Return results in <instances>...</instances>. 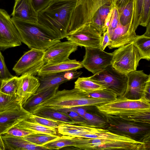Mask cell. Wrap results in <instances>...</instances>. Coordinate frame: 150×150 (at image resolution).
<instances>
[{"label": "cell", "mask_w": 150, "mask_h": 150, "mask_svg": "<svg viewBox=\"0 0 150 150\" xmlns=\"http://www.w3.org/2000/svg\"><path fill=\"white\" fill-rule=\"evenodd\" d=\"M77 0H53L38 13V23L54 31L61 40L68 33Z\"/></svg>", "instance_id": "cell-1"}, {"label": "cell", "mask_w": 150, "mask_h": 150, "mask_svg": "<svg viewBox=\"0 0 150 150\" xmlns=\"http://www.w3.org/2000/svg\"><path fill=\"white\" fill-rule=\"evenodd\" d=\"M109 102L106 99L89 97L86 93L74 88L70 90H57L33 108L30 112L35 114L46 109L57 110L78 106H96Z\"/></svg>", "instance_id": "cell-2"}, {"label": "cell", "mask_w": 150, "mask_h": 150, "mask_svg": "<svg viewBox=\"0 0 150 150\" xmlns=\"http://www.w3.org/2000/svg\"><path fill=\"white\" fill-rule=\"evenodd\" d=\"M11 18L19 32L21 42L30 49L45 51L61 42L60 38L54 31L38 23Z\"/></svg>", "instance_id": "cell-3"}, {"label": "cell", "mask_w": 150, "mask_h": 150, "mask_svg": "<svg viewBox=\"0 0 150 150\" xmlns=\"http://www.w3.org/2000/svg\"><path fill=\"white\" fill-rule=\"evenodd\" d=\"M104 115L107 123L106 129L110 131L150 144V124L135 123L113 116Z\"/></svg>", "instance_id": "cell-4"}, {"label": "cell", "mask_w": 150, "mask_h": 150, "mask_svg": "<svg viewBox=\"0 0 150 150\" xmlns=\"http://www.w3.org/2000/svg\"><path fill=\"white\" fill-rule=\"evenodd\" d=\"M104 115L118 116L134 112H150V100L145 97L137 100L117 97L114 100L96 106Z\"/></svg>", "instance_id": "cell-5"}, {"label": "cell", "mask_w": 150, "mask_h": 150, "mask_svg": "<svg viewBox=\"0 0 150 150\" xmlns=\"http://www.w3.org/2000/svg\"><path fill=\"white\" fill-rule=\"evenodd\" d=\"M110 3L111 0H77L71 15L68 33L90 24L99 8Z\"/></svg>", "instance_id": "cell-6"}, {"label": "cell", "mask_w": 150, "mask_h": 150, "mask_svg": "<svg viewBox=\"0 0 150 150\" xmlns=\"http://www.w3.org/2000/svg\"><path fill=\"white\" fill-rule=\"evenodd\" d=\"M88 77L94 82L112 92L117 97L123 96L127 88L126 74L118 71L111 65Z\"/></svg>", "instance_id": "cell-7"}, {"label": "cell", "mask_w": 150, "mask_h": 150, "mask_svg": "<svg viewBox=\"0 0 150 150\" xmlns=\"http://www.w3.org/2000/svg\"><path fill=\"white\" fill-rule=\"evenodd\" d=\"M119 48L112 53V66L118 71L126 74L136 70L142 57L133 42Z\"/></svg>", "instance_id": "cell-8"}, {"label": "cell", "mask_w": 150, "mask_h": 150, "mask_svg": "<svg viewBox=\"0 0 150 150\" xmlns=\"http://www.w3.org/2000/svg\"><path fill=\"white\" fill-rule=\"evenodd\" d=\"M22 42L19 32L10 16L0 8V50L19 46Z\"/></svg>", "instance_id": "cell-9"}, {"label": "cell", "mask_w": 150, "mask_h": 150, "mask_svg": "<svg viewBox=\"0 0 150 150\" xmlns=\"http://www.w3.org/2000/svg\"><path fill=\"white\" fill-rule=\"evenodd\" d=\"M44 51L31 49L25 52L13 67V70L17 76L28 74L33 76L45 64Z\"/></svg>", "instance_id": "cell-10"}, {"label": "cell", "mask_w": 150, "mask_h": 150, "mask_svg": "<svg viewBox=\"0 0 150 150\" xmlns=\"http://www.w3.org/2000/svg\"><path fill=\"white\" fill-rule=\"evenodd\" d=\"M65 38L78 46L100 48L103 36L90 24L68 33Z\"/></svg>", "instance_id": "cell-11"}, {"label": "cell", "mask_w": 150, "mask_h": 150, "mask_svg": "<svg viewBox=\"0 0 150 150\" xmlns=\"http://www.w3.org/2000/svg\"><path fill=\"white\" fill-rule=\"evenodd\" d=\"M85 54L81 64L93 74L111 65L112 53H108L100 48H85Z\"/></svg>", "instance_id": "cell-12"}, {"label": "cell", "mask_w": 150, "mask_h": 150, "mask_svg": "<svg viewBox=\"0 0 150 150\" xmlns=\"http://www.w3.org/2000/svg\"><path fill=\"white\" fill-rule=\"evenodd\" d=\"M126 75L127 77V88L123 97L133 100L139 99L145 96V89L150 76L143 70L131 71Z\"/></svg>", "instance_id": "cell-13"}, {"label": "cell", "mask_w": 150, "mask_h": 150, "mask_svg": "<svg viewBox=\"0 0 150 150\" xmlns=\"http://www.w3.org/2000/svg\"><path fill=\"white\" fill-rule=\"evenodd\" d=\"M78 47L77 45L68 40L57 43L45 51L44 63H57L68 60L70 55L77 50Z\"/></svg>", "instance_id": "cell-14"}, {"label": "cell", "mask_w": 150, "mask_h": 150, "mask_svg": "<svg viewBox=\"0 0 150 150\" xmlns=\"http://www.w3.org/2000/svg\"><path fill=\"white\" fill-rule=\"evenodd\" d=\"M40 82L37 77L26 74L18 77L16 92L17 100L22 105L32 96L36 93Z\"/></svg>", "instance_id": "cell-15"}, {"label": "cell", "mask_w": 150, "mask_h": 150, "mask_svg": "<svg viewBox=\"0 0 150 150\" xmlns=\"http://www.w3.org/2000/svg\"><path fill=\"white\" fill-rule=\"evenodd\" d=\"M30 113L21 105L0 112V134L5 133L18 123L27 118Z\"/></svg>", "instance_id": "cell-16"}, {"label": "cell", "mask_w": 150, "mask_h": 150, "mask_svg": "<svg viewBox=\"0 0 150 150\" xmlns=\"http://www.w3.org/2000/svg\"><path fill=\"white\" fill-rule=\"evenodd\" d=\"M135 31L132 23L124 26L119 23L117 27L109 35L110 41L108 46L112 49L133 42L138 36Z\"/></svg>", "instance_id": "cell-17"}, {"label": "cell", "mask_w": 150, "mask_h": 150, "mask_svg": "<svg viewBox=\"0 0 150 150\" xmlns=\"http://www.w3.org/2000/svg\"><path fill=\"white\" fill-rule=\"evenodd\" d=\"M82 73L81 71L73 70L38 76L37 77L39 80L40 84L36 93L40 92L51 87L59 86L62 83L79 77Z\"/></svg>", "instance_id": "cell-18"}, {"label": "cell", "mask_w": 150, "mask_h": 150, "mask_svg": "<svg viewBox=\"0 0 150 150\" xmlns=\"http://www.w3.org/2000/svg\"><path fill=\"white\" fill-rule=\"evenodd\" d=\"M12 18L34 23H38V13L32 5L31 0H15Z\"/></svg>", "instance_id": "cell-19"}, {"label": "cell", "mask_w": 150, "mask_h": 150, "mask_svg": "<svg viewBox=\"0 0 150 150\" xmlns=\"http://www.w3.org/2000/svg\"><path fill=\"white\" fill-rule=\"evenodd\" d=\"M83 67L81 62L76 59H70L63 62L45 64L39 71L38 76H43L50 74L77 70Z\"/></svg>", "instance_id": "cell-20"}, {"label": "cell", "mask_w": 150, "mask_h": 150, "mask_svg": "<svg viewBox=\"0 0 150 150\" xmlns=\"http://www.w3.org/2000/svg\"><path fill=\"white\" fill-rule=\"evenodd\" d=\"M5 150H47L43 146L34 144L23 137L13 136L6 133L1 135Z\"/></svg>", "instance_id": "cell-21"}, {"label": "cell", "mask_w": 150, "mask_h": 150, "mask_svg": "<svg viewBox=\"0 0 150 150\" xmlns=\"http://www.w3.org/2000/svg\"><path fill=\"white\" fill-rule=\"evenodd\" d=\"M59 86L51 87L40 92L36 93L22 105V107L30 112L33 108L55 93L58 90Z\"/></svg>", "instance_id": "cell-22"}, {"label": "cell", "mask_w": 150, "mask_h": 150, "mask_svg": "<svg viewBox=\"0 0 150 150\" xmlns=\"http://www.w3.org/2000/svg\"><path fill=\"white\" fill-rule=\"evenodd\" d=\"M14 126L34 133L57 135V129L40 125L31 121L28 117L20 122Z\"/></svg>", "instance_id": "cell-23"}, {"label": "cell", "mask_w": 150, "mask_h": 150, "mask_svg": "<svg viewBox=\"0 0 150 150\" xmlns=\"http://www.w3.org/2000/svg\"><path fill=\"white\" fill-rule=\"evenodd\" d=\"M74 88L86 93L107 89L88 77H78L75 82Z\"/></svg>", "instance_id": "cell-24"}, {"label": "cell", "mask_w": 150, "mask_h": 150, "mask_svg": "<svg viewBox=\"0 0 150 150\" xmlns=\"http://www.w3.org/2000/svg\"><path fill=\"white\" fill-rule=\"evenodd\" d=\"M35 114L45 118L68 122L71 124L84 125L87 124L75 121L69 116L54 110H44Z\"/></svg>", "instance_id": "cell-25"}, {"label": "cell", "mask_w": 150, "mask_h": 150, "mask_svg": "<svg viewBox=\"0 0 150 150\" xmlns=\"http://www.w3.org/2000/svg\"><path fill=\"white\" fill-rule=\"evenodd\" d=\"M117 9L120 23L121 25L125 26L130 23H132L133 0H130L124 6Z\"/></svg>", "instance_id": "cell-26"}, {"label": "cell", "mask_w": 150, "mask_h": 150, "mask_svg": "<svg viewBox=\"0 0 150 150\" xmlns=\"http://www.w3.org/2000/svg\"><path fill=\"white\" fill-rule=\"evenodd\" d=\"M142 56V59H150V37L145 35H138L133 42Z\"/></svg>", "instance_id": "cell-27"}, {"label": "cell", "mask_w": 150, "mask_h": 150, "mask_svg": "<svg viewBox=\"0 0 150 150\" xmlns=\"http://www.w3.org/2000/svg\"><path fill=\"white\" fill-rule=\"evenodd\" d=\"M42 146L47 149L59 150L66 146L76 148V142L74 137L62 135L56 140L49 142Z\"/></svg>", "instance_id": "cell-28"}, {"label": "cell", "mask_w": 150, "mask_h": 150, "mask_svg": "<svg viewBox=\"0 0 150 150\" xmlns=\"http://www.w3.org/2000/svg\"><path fill=\"white\" fill-rule=\"evenodd\" d=\"M113 116L129 122L150 124V112H134Z\"/></svg>", "instance_id": "cell-29"}, {"label": "cell", "mask_w": 150, "mask_h": 150, "mask_svg": "<svg viewBox=\"0 0 150 150\" xmlns=\"http://www.w3.org/2000/svg\"><path fill=\"white\" fill-rule=\"evenodd\" d=\"M60 137L57 135L35 133L23 137L25 140L38 145L42 146L45 144L56 140Z\"/></svg>", "instance_id": "cell-30"}, {"label": "cell", "mask_w": 150, "mask_h": 150, "mask_svg": "<svg viewBox=\"0 0 150 150\" xmlns=\"http://www.w3.org/2000/svg\"><path fill=\"white\" fill-rule=\"evenodd\" d=\"M28 118L31 121L40 125L56 129L60 125L70 124L68 122L45 118L31 113L29 114Z\"/></svg>", "instance_id": "cell-31"}, {"label": "cell", "mask_w": 150, "mask_h": 150, "mask_svg": "<svg viewBox=\"0 0 150 150\" xmlns=\"http://www.w3.org/2000/svg\"><path fill=\"white\" fill-rule=\"evenodd\" d=\"M21 105L16 96L7 94L0 91V112Z\"/></svg>", "instance_id": "cell-32"}, {"label": "cell", "mask_w": 150, "mask_h": 150, "mask_svg": "<svg viewBox=\"0 0 150 150\" xmlns=\"http://www.w3.org/2000/svg\"><path fill=\"white\" fill-rule=\"evenodd\" d=\"M18 77L13 76L10 78L1 80L0 91L7 94L16 96Z\"/></svg>", "instance_id": "cell-33"}, {"label": "cell", "mask_w": 150, "mask_h": 150, "mask_svg": "<svg viewBox=\"0 0 150 150\" xmlns=\"http://www.w3.org/2000/svg\"><path fill=\"white\" fill-rule=\"evenodd\" d=\"M83 118L87 123L91 127L106 128L107 123L106 119L98 115L86 112Z\"/></svg>", "instance_id": "cell-34"}, {"label": "cell", "mask_w": 150, "mask_h": 150, "mask_svg": "<svg viewBox=\"0 0 150 150\" xmlns=\"http://www.w3.org/2000/svg\"><path fill=\"white\" fill-rule=\"evenodd\" d=\"M144 0H133L134 10L132 25L136 30L139 25L143 9Z\"/></svg>", "instance_id": "cell-35"}, {"label": "cell", "mask_w": 150, "mask_h": 150, "mask_svg": "<svg viewBox=\"0 0 150 150\" xmlns=\"http://www.w3.org/2000/svg\"><path fill=\"white\" fill-rule=\"evenodd\" d=\"M89 97L107 99L110 101L115 99L117 96L116 94L107 89L87 93Z\"/></svg>", "instance_id": "cell-36"}, {"label": "cell", "mask_w": 150, "mask_h": 150, "mask_svg": "<svg viewBox=\"0 0 150 150\" xmlns=\"http://www.w3.org/2000/svg\"><path fill=\"white\" fill-rule=\"evenodd\" d=\"M150 0H144L142 14L139 25L146 27L150 22Z\"/></svg>", "instance_id": "cell-37"}, {"label": "cell", "mask_w": 150, "mask_h": 150, "mask_svg": "<svg viewBox=\"0 0 150 150\" xmlns=\"http://www.w3.org/2000/svg\"><path fill=\"white\" fill-rule=\"evenodd\" d=\"M119 23L117 9L115 6H113L110 23L107 29L109 35L117 27Z\"/></svg>", "instance_id": "cell-38"}, {"label": "cell", "mask_w": 150, "mask_h": 150, "mask_svg": "<svg viewBox=\"0 0 150 150\" xmlns=\"http://www.w3.org/2000/svg\"><path fill=\"white\" fill-rule=\"evenodd\" d=\"M55 110H57L69 116L75 121L87 123L83 117L80 116L76 112L69 108H62Z\"/></svg>", "instance_id": "cell-39"}, {"label": "cell", "mask_w": 150, "mask_h": 150, "mask_svg": "<svg viewBox=\"0 0 150 150\" xmlns=\"http://www.w3.org/2000/svg\"><path fill=\"white\" fill-rule=\"evenodd\" d=\"M12 75L8 69L4 61V57L0 51V79L1 80L10 78Z\"/></svg>", "instance_id": "cell-40"}, {"label": "cell", "mask_w": 150, "mask_h": 150, "mask_svg": "<svg viewBox=\"0 0 150 150\" xmlns=\"http://www.w3.org/2000/svg\"><path fill=\"white\" fill-rule=\"evenodd\" d=\"M90 24L101 35L105 32L104 29V22L97 12L93 18Z\"/></svg>", "instance_id": "cell-41"}, {"label": "cell", "mask_w": 150, "mask_h": 150, "mask_svg": "<svg viewBox=\"0 0 150 150\" xmlns=\"http://www.w3.org/2000/svg\"><path fill=\"white\" fill-rule=\"evenodd\" d=\"M5 133L15 137H23L35 133L14 126Z\"/></svg>", "instance_id": "cell-42"}, {"label": "cell", "mask_w": 150, "mask_h": 150, "mask_svg": "<svg viewBox=\"0 0 150 150\" xmlns=\"http://www.w3.org/2000/svg\"><path fill=\"white\" fill-rule=\"evenodd\" d=\"M53 0H31L33 7L38 13L45 8Z\"/></svg>", "instance_id": "cell-43"}, {"label": "cell", "mask_w": 150, "mask_h": 150, "mask_svg": "<svg viewBox=\"0 0 150 150\" xmlns=\"http://www.w3.org/2000/svg\"><path fill=\"white\" fill-rule=\"evenodd\" d=\"M112 7L111 3L107 4L102 6L97 12L104 23L105 18Z\"/></svg>", "instance_id": "cell-44"}, {"label": "cell", "mask_w": 150, "mask_h": 150, "mask_svg": "<svg viewBox=\"0 0 150 150\" xmlns=\"http://www.w3.org/2000/svg\"><path fill=\"white\" fill-rule=\"evenodd\" d=\"M110 41V37L108 30L103 33V39L101 44L100 48L104 50L105 48L109 44Z\"/></svg>", "instance_id": "cell-45"}, {"label": "cell", "mask_w": 150, "mask_h": 150, "mask_svg": "<svg viewBox=\"0 0 150 150\" xmlns=\"http://www.w3.org/2000/svg\"><path fill=\"white\" fill-rule=\"evenodd\" d=\"M130 0H111V3L113 6L119 8L124 6Z\"/></svg>", "instance_id": "cell-46"}, {"label": "cell", "mask_w": 150, "mask_h": 150, "mask_svg": "<svg viewBox=\"0 0 150 150\" xmlns=\"http://www.w3.org/2000/svg\"><path fill=\"white\" fill-rule=\"evenodd\" d=\"M83 106H78L69 108L78 113L83 117H84L85 113L87 112V110L83 107Z\"/></svg>", "instance_id": "cell-47"}, {"label": "cell", "mask_w": 150, "mask_h": 150, "mask_svg": "<svg viewBox=\"0 0 150 150\" xmlns=\"http://www.w3.org/2000/svg\"><path fill=\"white\" fill-rule=\"evenodd\" d=\"M113 6L105 20L104 23V29L105 31L106 30L110 23L113 10Z\"/></svg>", "instance_id": "cell-48"}, {"label": "cell", "mask_w": 150, "mask_h": 150, "mask_svg": "<svg viewBox=\"0 0 150 150\" xmlns=\"http://www.w3.org/2000/svg\"><path fill=\"white\" fill-rule=\"evenodd\" d=\"M146 27H147L146 31L144 34L146 36L150 37V22L149 23Z\"/></svg>", "instance_id": "cell-49"}, {"label": "cell", "mask_w": 150, "mask_h": 150, "mask_svg": "<svg viewBox=\"0 0 150 150\" xmlns=\"http://www.w3.org/2000/svg\"><path fill=\"white\" fill-rule=\"evenodd\" d=\"M5 148L4 145L1 137L0 134V150H5Z\"/></svg>", "instance_id": "cell-50"}, {"label": "cell", "mask_w": 150, "mask_h": 150, "mask_svg": "<svg viewBox=\"0 0 150 150\" xmlns=\"http://www.w3.org/2000/svg\"><path fill=\"white\" fill-rule=\"evenodd\" d=\"M1 82V79H0V90H1V89H0Z\"/></svg>", "instance_id": "cell-51"}]
</instances>
